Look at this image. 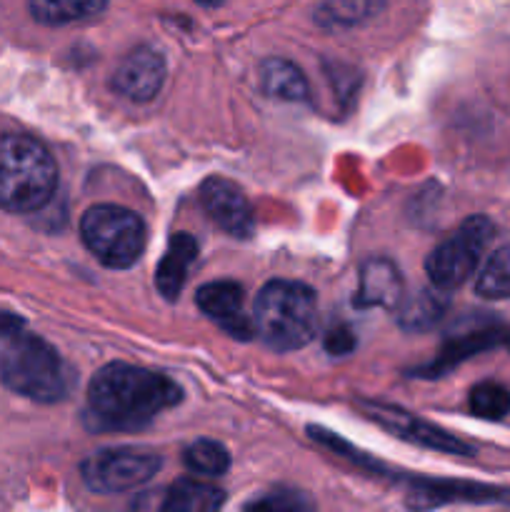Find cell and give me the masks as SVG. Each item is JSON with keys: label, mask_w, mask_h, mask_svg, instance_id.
<instances>
[{"label": "cell", "mask_w": 510, "mask_h": 512, "mask_svg": "<svg viewBox=\"0 0 510 512\" xmlns=\"http://www.w3.org/2000/svg\"><path fill=\"white\" fill-rule=\"evenodd\" d=\"M180 403V388L155 370L110 363L93 375L88 405L95 420L115 430H140Z\"/></svg>", "instance_id": "cell-1"}, {"label": "cell", "mask_w": 510, "mask_h": 512, "mask_svg": "<svg viewBox=\"0 0 510 512\" xmlns=\"http://www.w3.org/2000/svg\"><path fill=\"white\" fill-rule=\"evenodd\" d=\"M0 380L35 403H58L73 390V370L58 350L13 315H0Z\"/></svg>", "instance_id": "cell-2"}, {"label": "cell", "mask_w": 510, "mask_h": 512, "mask_svg": "<svg viewBox=\"0 0 510 512\" xmlns=\"http://www.w3.org/2000/svg\"><path fill=\"white\" fill-rule=\"evenodd\" d=\"M253 328L258 338L278 353L308 345L318 328V298L313 288L295 280L265 283L255 298Z\"/></svg>", "instance_id": "cell-3"}, {"label": "cell", "mask_w": 510, "mask_h": 512, "mask_svg": "<svg viewBox=\"0 0 510 512\" xmlns=\"http://www.w3.org/2000/svg\"><path fill=\"white\" fill-rule=\"evenodd\" d=\"M58 165L30 135H0V208L10 213L40 210L55 193Z\"/></svg>", "instance_id": "cell-4"}, {"label": "cell", "mask_w": 510, "mask_h": 512, "mask_svg": "<svg viewBox=\"0 0 510 512\" xmlns=\"http://www.w3.org/2000/svg\"><path fill=\"white\" fill-rule=\"evenodd\" d=\"M83 243L103 265L125 270L140 260L148 245V228L135 210L123 205H93L80 218Z\"/></svg>", "instance_id": "cell-5"}, {"label": "cell", "mask_w": 510, "mask_h": 512, "mask_svg": "<svg viewBox=\"0 0 510 512\" xmlns=\"http://www.w3.org/2000/svg\"><path fill=\"white\" fill-rule=\"evenodd\" d=\"M495 228L485 215H473L458 228L450 240L440 243L425 258V273L438 290L460 288L473 275L485 245L493 238Z\"/></svg>", "instance_id": "cell-6"}, {"label": "cell", "mask_w": 510, "mask_h": 512, "mask_svg": "<svg viewBox=\"0 0 510 512\" xmlns=\"http://www.w3.org/2000/svg\"><path fill=\"white\" fill-rule=\"evenodd\" d=\"M163 458L143 448H105L88 455L80 465L85 485L93 493L115 495L140 488L160 473Z\"/></svg>", "instance_id": "cell-7"}, {"label": "cell", "mask_w": 510, "mask_h": 512, "mask_svg": "<svg viewBox=\"0 0 510 512\" xmlns=\"http://www.w3.org/2000/svg\"><path fill=\"white\" fill-rule=\"evenodd\" d=\"M360 410H363V413L368 415L373 423H378L380 428H385L388 433L398 435V438L408 440V443L420 445V448L438 450V453H448V455H473L475 453L473 445L463 443V440L455 438V435L440 430L438 425L425 423L423 418L405 413V410L395 408V405L370 400V403H360Z\"/></svg>", "instance_id": "cell-8"}, {"label": "cell", "mask_w": 510, "mask_h": 512, "mask_svg": "<svg viewBox=\"0 0 510 512\" xmlns=\"http://www.w3.org/2000/svg\"><path fill=\"white\" fill-rule=\"evenodd\" d=\"M495 348L510 350V328L508 325L493 323V320H483V323H475L470 325V328L460 330V333L450 335V340L443 345L438 358H435L433 363L423 365V368L413 370V375H420V378L428 380L443 378L445 373L458 368L463 360Z\"/></svg>", "instance_id": "cell-9"}, {"label": "cell", "mask_w": 510, "mask_h": 512, "mask_svg": "<svg viewBox=\"0 0 510 512\" xmlns=\"http://www.w3.org/2000/svg\"><path fill=\"white\" fill-rule=\"evenodd\" d=\"M200 205L205 215L230 238L248 240L255 230L248 198L235 183L225 178H208L200 185Z\"/></svg>", "instance_id": "cell-10"}, {"label": "cell", "mask_w": 510, "mask_h": 512, "mask_svg": "<svg viewBox=\"0 0 510 512\" xmlns=\"http://www.w3.org/2000/svg\"><path fill=\"white\" fill-rule=\"evenodd\" d=\"M195 303L228 335H233L238 340L253 338V320L245 313V290L238 283H233V280L205 283L195 293Z\"/></svg>", "instance_id": "cell-11"}, {"label": "cell", "mask_w": 510, "mask_h": 512, "mask_svg": "<svg viewBox=\"0 0 510 512\" xmlns=\"http://www.w3.org/2000/svg\"><path fill=\"white\" fill-rule=\"evenodd\" d=\"M165 60L153 48H135L120 60L113 73V88L135 103H148L165 83Z\"/></svg>", "instance_id": "cell-12"}, {"label": "cell", "mask_w": 510, "mask_h": 512, "mask_svg": "<svg viewBox=\"0 0 510 512\" xmlns=\"http://www.w3.org/2000/svg\"><path fill=\"white\" fill-rule=\"evenodd\" d=\"M403 303V278L388 258H370L360 268V285L355 293L358 308H398Z\"/></svg>", "instance_id": "cell-13"}, {"label": "cell", "mask_w": 510, "mask_h": 512, "mask_svg": "<svg viewBox=\"0 0 510 512\" xmlns=\"http://www.w3.org/2000/svg\"><path fill=\"white\" fill-rule=\"evenodd\" d=\"M195 258H198V240L190 233H175L155 270V288L165 300H178Z\"/></svg>", "instance_id": "cell-14"}, {"label": "cell", "mask_w": 510, "mask_h": 512, "mask_svg": "<svg viewBox=\"0 0 510 512\" xmlns=\"http://www.w3.org/2000/svg\"><path fill=\"white\" fill-rule=\"evenodd\" d=\"M225 493L195 478H180L160 498L158 512H220Z\"/></svg>", "instance_id": "cell-15"}, {"label": "cell", "mask_w": 510, "mask_h": 512, "mask_svg": "<svg viewBox=\"0 0 510 512\" xmlns=\"http://www.w3.org/2000/svg\"><path fill=\"white\" fill-rule=\"evenodd\" d=\"M260 85L265 93L285 103H303L308 98V80L290 60L270 58L260 65Z\"/></svg>", "instance_id": "cell-16"}, {"label": "cell", "mask_w": 510, "mask_h": 512, "mask_svg": "<svg viewBox=\"0 0 510 512\" xmlns=\"http://www.w3.org/2000/svg\"><path fill=\"white\" fill-rule=\"evenodd\" d=\"M108 0H30V13L43 25L80 23L100 15Z\"/></svg>", "instance_id": "cell-17"}, {"label": "cell", "mask_w": 510, "mask_h": 512, "mask_svg": "<svg viewBox=\"0 0 510 512\" xmlns=\"http://www.w3.org/2000/svg\"><path fill=\"white\" fill-rule=\"evenodd\" d=\"M445 310H448V300L443 293H438V288L420 290L413 298H403V303L398 305V320L410 333H420V330L433 328L443 318Z\"/></svg>", "instance_id": "cell-18"}, {"label": "cell", "mask_w": 510, "mask_h": 512, "mask_svg": "<svg viewBox=\"0 0 510 512\" xmlns=\"http://www.w3.org/2000/svg\"><path fill=\"white\" fill-rule=\"evenodd\" d=\"M383 0H325L318 8V23L325 28H353L373 18Z\"/></svg>", "instance_id": "cell-19"}, {"label": "cell", "mask_w": 510, "mask_h": 512, "mask_svg": "<svg viewBox=\"0 0 510 512\" xmlns=\"http://www.w3.org/2000/svg\"><path fill=\"white\" fill-rule=\"evenodd\" d=\"M475 290L488 300L510 298V245H503L490 255L488 263L480 270Z\"/></svg>", "instance_id": "cell-20"}, {"label": "cell", "mask_w": 510, "mask_h": 512, "mask_svg": "<svg viewBox=\"0 0 510 512\" xmlns=\"http://www.w3.org/2000/svg\"><path fill=\"white\" fill-rule=\"evenodd\" d=\"M183 460L193 473L208 475V478H218V475L228 473L230 468V453L225 450V445L208 438H200L195 443H190L185 448Z\"/></svg>", "instance_id": "cell-21"}, {"label": "cell", "mask_w": 510, "mask_h": 512, "mask_svg": "<svg viewBox=\"0 0 510 512\" xmlns=\"http://www.w3.org/2000/svg\"><path fill=\"white\" fill-rule=\"evenodd\" d=\"M468 403L478 418L500 420L510 413V390L505 385L493 383V380H485L470 390Z\"/></svg>", "instance_id": "cell-22"}, {"label": "cell", "mask_w": 510, "mask_h": 512, "mask_svg": "<svg viewBox=\"0 0 510 512\" xmlns=\"http://www.w3.org/2000/svg\"><path fill=\"white\" fill-rule=\"evenodd\" d=\"M245 512H318V508H315L313 498L303 490L275 488L255 498Z\"/></svg>", "instance_id": "cell-23"}, {"label": "cell", "mask_w": 510, "mask_h": 512, "mask_svg": "<svg viewBox=\"0 0 510 512\" xmlns=\"http://www.w3.org/2000/svg\"><path fill=\"white\" fill-rule=\"evenodd\" d=\"M353 348H355V335L350 333L345 325L333 328L328 333V338H325V350L333 355H345V353H350Z\"/></svg>", "instance_id": "cell-24"}, {"label": "cell", "mask_w": 510, "mask_h": 512, "mask_svg": "<svg viewBox=\"0 0 510 512\" xmlns=\"http://www.w3.org/2000/svg\"><path fill=\"white\" fill-rule=\"evenodd\" d=\"M195 3L205 5V8H215V5H220V3H223V0H195Z\"/></svg>", "instance_id": "cell-25"}]
</instances>
